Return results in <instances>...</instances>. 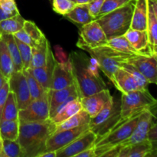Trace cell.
I'll use <instances>...</instances> for the list:
<instances>
[{
	"label": "cell",
	"instance_id": "7a4b0ae2",
	"mask_svg": "<svg viewBox=\"0 0 157 157\" xmlns=\"http://www.w3.org/2000/svg\"><path fill=\"white\" fill-rule=\"evenodd\" d=\"M68 60L72 67L74 84L80 98L90 96L107 89V85L101 76L93 75L87 69L88 60L85 55L73 52L71 54Z\"/></svg>",
	"mask_w": 157,
	"mask_h": 157
},
{
	"label": "cell",
	"instance_id": "30bf717a",
	"mask_svg": "<svg viewBox=\"0 0 157 157\" xmlns=\"http://www.w3.org/2000/svg\"><path fill=\"white\" fill-rule=\"evenodd\" d=\"M107 41L104 30L96 19L81 27L78 39V42L81 44L90 48H95L107 44Z\"/></svg>",
	"mask_w": 157,
	"mask_h": 157
},
{
	"label": "cell",
	"instance_id": "5b68a950",
	"mask_svg": "<svg viewBox=\"0 0 157 157\" xmlns=\"http://www.w3.org/2000/svg\"><path fill=\"white\" fill-rule=\"evenodd\" d=\"M140 114L141 113H140L129 119L122 121L107 134L97 140L94 144L96 156H101L103 153L110 148L120 145L126 140L134 130Z\"/></svg>",
	"mask_w": 157,
	"mask_h": 157
},
{
	"label": "cell",
	"instance_id": "2e32d148",
	"mask_svg": "<svg viewBox=\"0 0 157 157\" xmlns=\"http://www.w3.org/2000/svg\"><path fill=\"white\" fill-rule=\"evenodd\" d=\"M111 98L110 90L105 89L90 96L81 98V103L82 108L90 115V118H93L102 110Z\"/></svg>",
	"mask_w": 157,
	"mask_h": 157
},
{
	"label": "cell",
	"instance_id": "f907efd6",
	"mask_svg": "<svg viewBox=\"0 0 157 157\" xmlns=\"http://www.w3.org/2000/svg\"><path fill=\"white\" fill-rule=\"evenodd\" d=\"M11 17H13V16L6 14V12H5L2 9V8L0 7V21H2V20L6 19V18H11Z\"/></svg>",
	"mask_w": 157,
	"mask_h": 157
},
{
	"label": "cell",
	"instance_id": "83f0119b",
	"mask_svg": "<svg viewBox=\"0 0 157 157\" xmlns=\"http://www.w3.org/2000/svg\"><path fill=\"white\" fill-rule=\"evenodd\" d=\"M25 19L20 14L0 21V37L5 35L15 34L23 29Z\"/></svg>",
	"mask_w": 157,
	"mask_h": 157
},
{
	"label": "cell",
	"instance_id": "b9f144b4",
	"mask_svg": "<svg viewBox=\"0 0 157 157\" xmlns=\"http://www.w3.org/2000/svg\"><path fill=\"white\" fill-rule=\"evenodd\" d=\"M0 7L6 14L12 16L19 14L15 0H0Z\"/></svg>",
	"mask_w": 157,
	"mask_h": 157
},
{
	"label": "cell",
	"instance_id": "f1b7e54d",
	"mask_svg": "<svg viewBox=\"0 0 157 157\" xmlns=\"http://www.w3.org/2000/svg\"><path fill=\"white\" fill-rule=\"evenodd\" d=\"M147 32L148 34L149 43H150L152 54L157 55V21L150 2H149Z\"/></svg>",
	"mask_w": 157,
	"mask_h": 157
},
{
	"label": "cell",
	"instance_id": "52a82bcc",
	"mask_svg": "<svg viewBox=\"0 0 157 157\" xmlns=\"http://www.w3.org/2000/svg\"><path fill=\"white\" fill-rule=\"evenodd\" d=\"M157 104L155 99L147 90H136L127 94H121V121L127 120L141 113L146 110H152Z\"/></svg>",
	"mask_w": 157,
	"mask_h": 157
},
{
	"label": "cell",
	"instance_id": "e0dca14e",
	"mask_svg": "<svg viewBox=\"0 0 157 157\" xmlns=\"http://www.w3.org/2000/svg\"><path fill=\"white\" fill-rule=\"evenodd\" d=\"M56 59L54 57L51 48L48 52L47 59L44 66L36 68H29L26 71L29 72L47 90H50L52 77L55 67Z\"/></svg>",
	"mask_w": 157,
	"mask_h": 157
},
{
	"label": "cell",
	"instance_id": "44dd1931",
	"mask_svg": "<svg viewBox=\"0 0 157 157\" xmlns=\"http://www.w3.org/2000/svg\"><path fill=\"white\" fill-rule=\"evenodd\" d=\"M149 0H135L130 29L147 31Z\"/></svg>",
	"mask_w": 157,
	"mask_h": 157
},
{
	"label": "cell",
	"instance_id": "11a10c76",
	"mask_svg": "<svg viewBox=\"0 0 157 157\" xmlns=\"http://www.w3.org/2000/svg\"><path fill=\"white\" fill-rule=\"evenodd\" d=\"M71 2H75V0H70ZM75 4H76V3H75Z\"/></svg>",
	"mask_w": 157,
	"mask_h": 157
},
{
	"label": "cell",
	"instance_id": "f546056e",
	"mask_svg": "<svg viewBox=\"0 0 157 157\" xmlns=\"http://www.w3.org/2000/svg\"><path fill=\"white\" fill-rule=\"evenodd\" d=\"M2 37L4 38L6 44H7L9 54H10L12 61H13L14 71H23V64L22 61H21V55H20V52L16 42H15L14 35L12 34H9V35H2Z\"/></svg>",
	"mask_w": 157,
	"mask_h": 157
},
{
	"label": "cell",
	"instance_id": "8d00e7d4",
	"mask_svg": "<svg viewBox=\"0 0 157 157\" xmlns=\"http://www.w3.org/2000/svg\"><path fill=\"white\" fill-rule=\"evenodd\" d=\"M15 42L19 50L20 55H21V61L23 64V70H27L30 67L31 62H32V48L29 44L21 42L19 40L15 38Z\"/></svg>",
	"mask_w": 157,
	"mask_h": 157
},
{
	"label": "cell",
	"instance_id": "f6af8a7d",
	"mask_svg": "<svg viewBox=\"0 0 157 157\" xmlns=\"http://www.w3.org/2000/svg\"><path fill=\"white\" fill-rule=\"evenodd\" d=\"M9 91H10V90H9V81H7L0 88V121H1L2 112L3 107H4L5 104H6V100H7L8 94H9Z\"/></svg>",
	"mask_w": 157,
	"mask_h": 157
},
{
	"label": "cell",
	"instance_id": "ffe728a7",
	"mask_svg": "<svg viewBox=\"0 0 157 157\" xmlns=\"http://www.w3.org/2000/svg\"><path fill=\"white\" fill-rule=\"evenodd\" d=\"M48 93L49 107H50V118L53 117L56 109L61 104L65 102L68 98L73 96L79 97L75 84L60 90L50 89L48 90Z\"/></svg>",
	"mask_w": 157,
	"mask_h": 157
},
{
	"label": "cell",
	"instance_id": "f5cc1de1",
	"mask_svg": "<svg viewBox=\"0 0 157 157\" xmlns=\"http://www.w3.org/2000/svg\"><path fill=\"white\" fill-rule=\"evenodd\" d=\"M90 0H75L76 4H88Z\"/></svg>",
	"mask_w": 157,
	"mask_h": 157
},
{
	"label": "cell",
	"instance_id": "7bdbcfd3",
	"mask_svg": "<svg viewBox=\"0 0 157 157\" xmlns=\"http://www.w3.org/2000/svg\"><path fill=\"white\" fill-rule=\"evenodd\" d=\"M104 0H90V2L87 4L89 12L94 18L96 19L98 17L101 11V7L103 6Z\"/></svg>",
	"mask_w": 157,
	"mask_h": 157
},
{
	"label": "cell",
	"instance_id": "1f68e13d",
	"mask_svg": "<svg viewBox=\"0 0 157 157\" xmlns=\"http://www.w3.org/2000/svg\"><path fill=\"white\" fill-rule=\"evenodd\" d=\"M18 111H19V110H18L15 94L12 91H9L7 100H6L2 112L1 121L18 120Z\"/></svg>",
	"mask_w": 157,
	"mask_h": 157
},
{
	"label": "cell",
	"instance_id": "603a6c76",
	"mask_svg": "<svg viewBox=\"0 0 157 157\" xmlns=\"http://www.w3.org/2000/svg\"><path fill=\"white\" fill-rule=\"evenodd\" d=\"M50 48V44L45 36L39 40L32 48V62L29 68H36L44 66Z\"/></svg>",
	"mask_w": 157,
	"mask_h": 157
},
{
	"label": "cell",
	"instance_id": "d4e9b609",
	"mask_svg": "<svg viewBox=\"0 0 157 157\" xmlns=\"http://www.w3.org/2000/svg\"><path fill=\"white\" fill-rule=\"evenodd\" d=\"M64 16L70 21L81 25L95 20L89 12L87 4H76L73 9Z\"/></svg>",
	"mask_w": 157,
	"mask_h": 157
},
{
	"label": "cell",
	"instance_id": "4316f807",
	"mask_svg": "<svg viewBox=\"0 0 157 157\" xmlns=\"http://www.w3.org/2000/svg\"><path fill=\"white\" fill-rule=\"evenodd\" d=\"M90 117L84 109L80 110L76 114L73 115L66 121H63L61 124L56 125L55 132L61 131V130H67V129L75 128V127H81V126L88 124L90 121Z\"/></svg>",
	"mask_w": 157,
	"mask_h": 157
},
{
	"label": "cell",
	"instance_id": "5bb4252c",
	"mask_svg": "<svg viewBox=\"0 0 157 157\" xmlns=\"http://www.w3.org/2000/svg\"><path fill=\"white\" fill-rule=\"evenodd\" d=\"M153 113L152 110H146L140 115L139 121L132 134L126 140L120 144L121 147L142 142L147 139L148 132L153 124Z\"/></svg>",
	"mask_w": 157,
	"mask_h": 157
},
{
	"label": "cell",
	"instance_id": "8fae6325",
	"mask_svg": "<svg viewBox=\"0 0 157 157\" xmlns=\"http://www.w3.org/2000/svg\"><path fill=\"white\" fill-rule=\"evenodd\" d=\"M8 81L9 84V90L15 95L18 110L25 108L32 101V98L27 80L23 73V71H14Z\"/></svg>",
	"mask_w": 157,
	"mask_h": 157
},
{
	"label": "cell",
	"instance_id": "ac0fdd59",
	"mask_svg": "<svg viewBox=\"0 0 157 157\" xmlns=\"http://www.w3.org/2000/svg\"><path fill=\"white\" fill-rule=\"evenodd\" d=\"M81 98L78 96L71 97L55 110L53 117L50 118L55 124H61L82 110Z\"/></svg>",
	"mask_w": 157,
	"mask_h": 157
},
{
	"label": "cell",
	"instance_id": "277c9868",
	"mask_svg": "<svg viewBox=\"0 0 157 157\" xmlns=\"http://www.w3.org/2000/svg\"><path fill=\"white\" fill-rule=\"evenodd\" d=\"M79 48L88 52L91 57H94L99 63V67L104 75L115 85L114 75L119 68L121 63L125 62L131 55L114 50L108 45L100 46L95 48H90L80 42L77 43Z\"/></svg>",
	"mask_w": 157,
	"mask_h": 157
},
{
	"label": "cell",
	"instance_id": "836d02e7",
	"mask_svg": "<svg viewBox=\"0 0 157 157\" xmlns=\"http://www.w3.org/2000/svg\"><path fill=\"white\" fill-rule=\"evenodd\" d=\"M23 73H24L26 80H27L32 101L44 96L48 90L44 89V87L28 71L23 70Z\"/></svg>",
	"mask_w": 157,
	"mask_h": 157
},
{
	"label": "cell",
	"instance_id": "74e56055",
	"mask_svg": "<svg viewBox=\"0 0 157 157\" xmlns=\"http://www.w3.org/2000/svg\"><path fill=\"white\" fill-rule=\"evenodd\" d=\"M131 1L133 0H104L98 18L103 16L112 11L116 10L119 8L123 7Z\"/></svg>",
	"mask_w": 157,
	"mask_h": 157
},
{
	"label": "cell",
	"instance_id": "ee69618b",
	"mask_svg": "<svg viewBox=\"0 0 157 157\" xmlns=\"http://www.w3.org/2000/svg\"><path fill=\"white\" fill-rule=\"evenodd\" d=\"M14 37L15 38H17L18 40H19L21 42L25 43L26 44H29V46H31L32 48H33L34 46L36 44L37 42H35L30 36L27 34V32L24 30L23 29H21V30L18 31L17 32H15V34H13Z\"/></svg>",
	"mask_w": 157,
	"mask_h": 157
},
{
	"label": "cell",
	"instance_id": "484cf974",
	"mask_svg": "<svg viewBox=\"0 0 157 157\" xmlns=\"http://www.w3.org/2000/svg\"><path fill=\"white\" fill-rule=\"evenodd\" d=\"M0 72L8 79L14 72L13 61L2 37H0Z\"/></svg>",
	"mask_w": 157,
	"mask_h": 157
},
{
	"label": "cell",
	"instance_id": "e575fe53",
	"mask_svg": "<svg viewBox=\"0 0 157 157\" xmlns=\"http://www.w3.org/2000/svg\"><path fill=\"white\" fill-rule=\"evenodd\" d=\"M0 157H22L18 141L2 139V148L0 153Z\"/></svg>",
	"mask_w": 157,
	"mask_h": 157
},
{
	"label": "cell",
	"instance_id": "d590c367",
	"mask_svg": "<svg viewBox=\"0 0 157 157\" xmlns=\"http://www.w3.org/2000/svg\"><path fill=\"white\" fill-rule=\"evenodd\" d=\"M120 67L125 69L127 72H129V73L132 75V77L134 78L135 81L136 82L138 87H140V90H147V89H148V85L150 84V83L148 82V81L146 79L145 77H144V75L136 68V67H133V66L131 65L130 64L125 62L121 63Z\"/></svg>",
	"mask_w": 157,
	"mask_h": 157
},
{
	"label": "cell",
	"instance_id": "7c38bea8",
	"mask_svg": "<svg viewBox=\"0 0 157 157\" xmlns=\"http://www.w3.org/2000/svg\"><path fill=\"white\" fill-rule=\"evenodd\" d=\"M125 63L136 67L150 84L157 85V55H131Z\"/></svg>",
	"mask_w": 157,
	"mask_h": 157
},
{
	"label": "cell",
	"instance_id": "816d5d0a",
	"mask_svg": "<svg viewBox=\"0 0 157 157\" xmlns=\"http://www.w3.org/2000/svg\"><path fill=\"white\" fill-rule=\"evenodd\" d=\"M8 80L9 79H8V78H6V77H5L4 75H3L0 72V88H1V87H2V86L4 85L6 82H7Z\"/></svg>",
	"mask_w": 157,
	"mask_h": 157
},
{
	"label": "cell",
	"instance_id": "4dcf8cb0",
	"mask_svg": "<svg viewBox=\"0 0 157 157\" xmlns=\"http://www.w3.org/2000/svg\"><path fill=\"white\" fill-rule=\"evenodd\" d=\"M19 120L0 121V136L2 139L17 140L19 135Z\"/></svg>",
	"mask_w": 157,
	"mask_h": 157
},
{
	"label": "cell",
	"instance_id": "6da1fadb",
	"mask_svg": "<svg viewBox=\"0 0 157 157\" xmlns=\"http://www.w3.org/2000/svg\"><path fill=\"white\" fill-rule=\"evenodd\" d=\"M19 122L17 140L21 147L22 157H38L46 151V143L55 132L56 124L51 119L40 122Z\"/></svg>",
	"mask_w": 157,
	"mask_h": 157
},
{
	"label": "cell",
	"instance_id": "d6a6232c",
	"mask_svg": "<svg viewBox=\"0 0 157 157\" xmlns=\"http://www.w3.org/2000/svg\"><path fill=\"white\" fill-rule=\"evenodd\" d=\"M107 45L112 48L114 50L123 53L127 54L130 55H139L140 54L134 49V48L131 45L128 40L126 38L124 35L115 37V38L109 39L107 42Z\"/></svg>",
	"mask_w": 157,
	"mask_h": 157
},
{
	"label": "cell",
	"instance_id": "681fc988",
	"mask_svg": "<svg viewBox=\"0 0 157 157\" xmlns=\"http://www.w3.org/2000/svg\"><path fill=\"white\" fill-rule=\"evenodd\" d=\"M149 2H150V5H151L153 13H154L157 21V0H149Z\"/></svg>",
	"mask_w": 157,
	"mask_h": 157
},
{
	"label": "cell",
	"instance_id": "9f6ffc18",
	"mask_svg": "<svg viewBox=\"0 0 157 157\" xmlns=\"http://www.w3.org/2000/svg\"></svg>",
	"mask_w": 157,
	"mask_h": 157
},
{
	"label": "cell",
	"instance_id": "4fadbf2b",
	"mask_svg": "<svg viewBox=\"0 0 157 157\" xmlns=\"http://www.w3.org/2000/svg\"><path fill=\"white\" fill-rule=\"evenodd\" d=\"M97 135L88 130L66 147L56 151L57 157H75L77 154L94 146Z\"/></svg>",
	"mask_w": 157,
	"mask_h": 157
},
{
	"label": "cell",
	"instance_id": "cb8c5ba5",
	"mask_svg": "<svg viewBox=\"0 0 157 157\" xmlns=\"http://www.w3.org/2000/svg\"><path fill=\"white\" fill-rule=\"evenodd\" d=\"M152 151V145L148 139L121 147L118 157H146L148 156Z\"/></svg>",
	"mask_w": 157,
	"mask_h": 157
},
{
	"label": "cell",
	"instance_id": "7dc6e473",
	"mask_svg": "<svg viewBox=\"0 0 157 157\" xmlns=\"http://www.w3.org/2000/svg\"><path fill=\"white\" fill-rule=\"evenodd\" d=\"M75 157H97L96 153H95V148L94 146L84 150L81 153L77 154Z\"/></svg>",
	"mask_w": 157,
	"mask_h": 157
},
{
	"label": "cell",
	"instance_id": "f35d334b",
	"mask_svg": "<svg viewBox=\"0 0 157 157\" xmlns=\"http://www.w3.org/2000/svg\"><path fill=\"white\" fill-rule=\"evenodd\" d=\"M75 5L70 0H52V9L56 13L61 15H65Z\"/></svg>",
	"mask_w": 157,
	"mask_h": 157
},
{
	"label": "cell",
	"instance_id": "7402d4cb",
	"mask_svg": "<svg viewBox=\"0 0 157 157\" xmlns=\"http://www.w3.org/2000/svg\"><path fill=\"white\" fill-rule=\"evenodd\" d=\"M114 80V87L121 94H127L133 90H140L132 75L121 67H119L115 73Z\"/></svg>",
	"mask_w": 157,
	"mask_h": 157
},
{
	"label": "cell",
	"instance_id": "db71d44e",
	"mask_svg": "<svg viewBox=\"0 0 157 157\" xmlns=\"http://www.w3.org/2000/svg\"><path fill=\"white\" fill-rule=\"evenodd\" d=\"M2 138L0 136V153L2 151Z\"/></svg>",
	"mask_w": 157,
	"mask_h": 157
},
{
	"label": "cell",
	"instance_id": "c3c4849f",
	"mask_svg": "<svg viewBox=\"0 0 157 157\" xmlns=\"http://www.w3.org/2000/svg\"><path fill=\"white\" fill-rule=\"evenodd\" d=\"M38 157H57L56 151H45Z\"/></svg>",
	"mask_w": 157,
	"mask_h": 157
},
{
	"label": "cell",
	"instance_id": "bcb514c9",
	"mask_svg": "<svg viewBox=\"0 0 157 157\" xmlns=\"http://www.w3.org/2000/svg\"><path fill=\"white\" fill-rule=\"evenodd\" d=\"M121 147L120 145L116 146L114 147H112L110 150L106 151L105 153L101 155L102 157H118L119 156L120 151H121Z\"/></svg>",
	"mask_w": 157,
	"mask_h": 157
},
{
	"label": "cell",
	"instance_id": "3957f363",
	"mask_svg": "<svg viewBox=\"0 0 157 157\" xmlns=\"http://www.w3.org/2000/svg\"><path fill=\"white\" fill-rule=\"evenodd\" d=\"M135 0L123 7L96 18L104 30L107 40L124 35L130 29Z\"/></svg>",
	"mask_w": 157,
	"mask_h": 157
},
{
	"label": "cell",
	"instance_id": "ba28073f",
	"mask_svg": "<svg viewBox=\"0 0 157 157\" xmlns=\"http://www.w3.org/2000/svg\"><path fill=\"white\" fill-rule=\"evenodd\" d=\"M50 119L48 93L41 98L33 100L22 110L18 111V120L24 122H40Z\"/></svg>",
	"mask_w": 157,
	"mask_h": 157
},
{
	"label": "cell",
	"instance_id": "8992f818",
	"mask_svg": "<svg viewBox=\"0 0 157 157\" xmlns=\"http://www.w3.org/2000/svg\"><path fill=\"white\" fill-rule=\"evenodd\" d=\"M121 121V99L114 100L112 97L102 110L90 119L89 127L90 130L97 135V140H98Z\"/></svg>",
	"mask_w": 157,
	"mask_h": 157
},
{
	"label": "cell",
	"instance_id": "ab89813d",
	"mask_svg": "<svg viewBox=\"0 0 157 157\" xmlns=\"http://www.w3.org/2000/svg\"><path fill=\"white\" fill-rule=\"evenodd\" d=\"M23 29L27 32L28 35H29L35 42H38L39 40H41V38L44 36L43 32L38 29V27L35 25V23L32 21L25 20L24 23V26H23Z\"/></svg>",
	"mask_w": 157,
	"mask_h": 157
},
{
	"label": "cell",
	"instance_id": "9c48e42d",
	"mask_svg": "<svg viewBox=\"0 0 157 157\" xmlns=\"http://www.w3.org/2000/svg\"><path fill=\"white\" fill-rule=\"evenodd\" d=\"M90 130L88 124L55 132L48 139L46 143V151H58L79 137L80 136Z\"/></svg>",
	"mask_w": 157,
	"mask_h": 157
},
{
	"label": "cell",
	"instance_id": "d6986e66",
	"mask_svg": "<svg viewBox=\"0 0 157 157\" xmlns=\"http://www.w3.org/2000/svg\"><path fill=\"white\" fill-rule=\"evenodd\" d=\"M126 37L131 45L142 55H153L149 43L148 34L147 31L136 30L130 29L125 34Z\"/></svg>",
	"mask_w": 157,
	"mask_h": 157
},
{
	"label": "cell",
	"instance_id": "60d3db41",
	"mask_svg": "<svg viewBox=\"0 0 157 157\" xmlns=\"http://www.w3.org/2000/svg\"><path fill=\"white\" fill-rule=\"evenodd\" d=\"M147 139L152 145V151L148 156L157 157V123L153 124L148 132Z\"/></svg>",
	"mask_w": 157,
	"mask_h": 157
},
{
	"label": "cell",
	"instance_id": "9a60e30c",
	"mask_svg": "<svg viewBox=\"0 0 157 157\" xmlns=\"http://www.w3.org/2000/svg\"><path fill=\"white\" fill-rule=\"evenodd\" d=\"M74 84V76L71 62L55 61V67L52 77L50 89L60 90Z\"/></svg>",
	"mask_w": 157,
	"mask_h": 157
}]
</instances>
